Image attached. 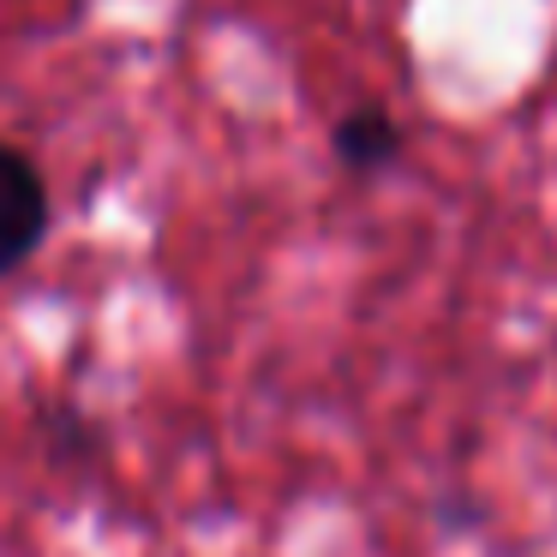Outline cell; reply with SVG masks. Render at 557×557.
<instances>
[{"instance_id":"cell-1","label":"cell","mask_w":557,"mask_h":557,"mask_svg":"<svg viewBox=\"0 0 557 557\" xmlns=\"http://www.w3.org/2000/svg\"><path fill=\"white\" fill-rule=\"evenodd\" d=\"M42 234H49V186L13 145H0V276L25 264Z\"/></svg>"},{"instance_id":"cell-2","label":"cell","mask_w":557,"mask_h":557,"mask_svg":"<svg viewBox=\"0 0 557 557\" xmlns=\"http://www.w3.org/2000/svg\"><path fill=\"white\" fill-rule=\"evenodd\" d=\"M396 150H401V133L384 109H354L348 121L336 126V157L348 162L354 174H372V169H384V162H396Z\"/></svg>"}]
</instances>
